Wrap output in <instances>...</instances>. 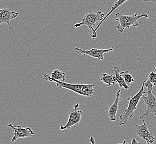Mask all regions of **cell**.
Segmentation results:
<instances>
[{"instance_id":"6da1fadb","label":"cell","mask_w":156,"mask_h":144,"mask_svg":"<svg viewBox=\"0 0 156 144\" xmlns=\"http://www.w3.org/2000/svg\"><path fill=\"white\" fill-rule=\"evenodd\" d=\"M43 78L45 81H48L51 82H55L56 83L57 87L59 88H65L77 93L80 95L90 97L92 96L94 93V84H72L66 83L65 81H58L52 79L51 77V75H48L46 73H44L43 74Z\"/></svg>"},{"instance_id":"7a4b0ae2","label":"cell","mask_w":156,"mask_h":144,"mask_svg":"<svg viewBox=\"0 0 156 144\" xmlns=\"http://www.w3.org/2000/svg\"><path fill=\"white\" fill-rule=\"evenodd\" d=\"M144 81L143 82L142 85L140 90L135 95L131 97H128L127 100L129 101V105L126 109L123 111L119 117L120 121L119 125L121 126L127 123L128 120L133 116L134 111L137 109V104L141 99L142 95L147 93V90H144Z\"/></svg>"},{"instance_id":"3957f363","label":"cell","mask_w":156,"mask_h":144,"mask_svg":"<svg viewBox=\"0 0 156 144\" xmlns=\"http://www.w3.org/2000/svg\"><path fill=\"white\" fill-rule=\"evenodd\" d=\"M144 18L147 19L149 18V16L146 13L138 15L135 13L131 16H126L122 15L121 13H117L115 16V20L119 21L117 24V30L119 32L122 33L126 28H129L132 26L133 27H137L139 26L138 20L140 18Z\"/></svg>"},{"instance_id":"277c9868","label":"cell","mask_w":156,"mask_h":144,"mask_svg":"<svg viewBox=\"0 0 156 144\" xmlns=\"http://www.w3.org/2000/svg\"><path fill=\"white\" fill-rule=\"evenodd\" d=\"M105 15L104 13L101 12V11H98V12H95L92 11H89V12L85 13L82 21L80 23H78L74 24V27L77 28L81 27L83 25H86L90 30L92 31V33L90 34V36L93 39H95L97 37V34L95 32V29L94 26L97 23H100L102 21V20L105 18Z\"/></svg>"},{"instance_id":"5b68a950","label":"cell","mask_w":156,"mask_h":144,"mask_svg":"<svg viewBox=\"0 0 156 144\" xmlns=\"http://www.w3.org/2000/svg\"><path fill=\"white\" fill-rule=\"evenodd\" d=\"M152 88H147V95L146 96L144 94L141 98L144 101V103L142 104L144 105L146 109L144 114L141 115L140 119L147 117L150 113H153L156 116V97L152 93Z\"/></svg>"},{"instance_id":"8992f818","label":"cell","mask_w":156,"mask_h":144,"mask_svg":"<svg viewBox=\"0 0 156 144\" xmlns=\"http://www.w3.org/2000/svg\"><path fill=\"white\" fill-rule=\"evenodd\" d=\"M69 119L67 123L65 125H61L60 129L64 130L70 129L72 126L78 125L81 121L83 111L79 108V104L76 103L74 105L73 109L70 110L69 113Z\"/></svg>"},{"instance_id":"52a82bcc","label":"cell","mask_w":156,"mask_h":144,"mask_svg":"<svg viewBox=\"0 0 156 144\" xmlns=\"http://www.w3.org/2000/svg\"><path fill=\"white\" fill-rule=\"evenodd\" d=\"M75 53L84 56H89L90 57L97 59L98 61L104 60V54L112 52L114 48L112 47L109 49H98V48H91L89 50H84L79 47L74 48Z\"/></svg>"},{"instance_id":"ba28073f","label":"cell","mask_w":156,"mask_h":144,"mask_svg":"<svg viewBox=\"0 0 156 144\" xmlns=\"http://www.w3.org/2000/svg\"><path fill=\"white\" fill-rule=\"evenodd\" d=\"M140 119L142 120L143 124L137 125L134 124L136 126V134L139 136L141 139L146 141L147 144H152L154 141V135L153 132H151L149 131L147 128V125L144 118L142 117Z\"/></svg>"},{"instance_id":"9c48e42d","label":"cell","mask_w":156,"mask_h":144,"mask_svg":"<svg viewBox=\"0 0 156 144\" xmlns=\"http://www.w3.org/2000/svg\"><path fill=\"white\" fill-rule=\"evenodd\" d=\"M8 126L12 129L13 136L12 139V142L13 143L19 138H30L34 135V132L30 127L23 128L20 125L14 126L12 124L9 123Z\"/></svg>"},{"instance_id":"30bf717a","label":"cell","mask_w":156,"mask_h":144,"mask_svg":"<svg viewBox=\"0 0 156 144\" xmlns=\"http://www.w3.org/2000/svg\"><path fill=\"white\" fill-rule=\"evenodd\" d=\"M18 16V12H15L9 9H0V24L6 23L8 24L10 30H15L14 28L11 27L10 21L16 18Z\"/></svg>"},{"instance_id":"8fae6325","label":"cell","mask_w":156,"mask_h":144,"mask_svg":"<svg viewBox=\"0 0 156 144\" xmlns=\"http://www.w3.org/2000/svg\"><path fill=\"white\" fill-rule=\"evenodd\" d=\"M122 90V89H119L117 91L114 102L112 104L109 106L108 117L111 121H114L116 120V114L119 109V103L121 100V98L120 97V95Z\"/></svg>"},{"instance_id":"7c38bea8","label":"cell","mask_w":156,"mask_h":144,"mask_svg":"<svg viewBox=\"0 0 156 144\" xmlns=\"http://www.w3.org/2000/svg\"><path fill=\"white\" fill-rule=\"evenodd\" d=\"M114 71L115 73V76L116 78V82L119 84V85L120 88H124L126 90L129 89V86L127 84H126V82L125 81L123 77L120 74V69L117 67H114L113 68Z\"/></svg>"},{"instance_id":"4fadbf2b","label":"cell","mask_w":156,"mask_h":144,"mask_svg":"<svg viewBox=\"0 0 156 144\" xmlns=\"http://www.w3.org/2000/svg\"><path fill=\"white\" fill-rule=\"evenodd\" d=\"M128 1V0H117L116 2H115L114 4V5L112 7L111 9H110V11L108 12V13H107V14L106 15V16H105V18H104V19L102 20V21H101V22H100L99 24H98V26H96L95 29V32L96 33V31H97L99 27H100V25L102 24V22L105 21V20L108 18V16L110 15L111 13L114 11L115 10H116L119 7H120V6H121L122 5H123V3L126 2V1Z\"/></svg>"},{"instance_id":"5bb4252c","label":"cell","mask_w":156,"mask_h":144,"mask_svg":"<svg viewBox=\"0 0 156 144\" xmlns=\"http://www.w3.org/2000/svg\"><path fill=\"white\" fill-rule=\"evenodd\" d=\"M100 80L104 83H105L107 87L111 86L112 85L115 84V83L116 82V80L115 75L108 74L107 73H104L101 75V77L100 78Z\"/></svg>"},{"instance_id":"9a60e30c","label":"cell","mask_w":156,"mask_h":144,"mask_svg":"<svg viewBox=\"0 0 156 144\" xmlns=\"http://www.w3.org/2000/svg\"><path fill=\"white\" fill-rule=\"evenodd\" d=\"M51 77L58 81H64L66 79V74L59 69H55L51 72Z\"/></svg>"},{"instance_id":"2e32d148","label":"cell","mask_w":156,"mask_h":144,"mask_svg":"<svg viewBox=\"0 0 156 144\" xmlns=\"http://www.w3.org/2000/svg\"><path fill=\"white\" fill-rule=\"evenodd\" d=\"M120 74L123 77L126 84L129 86L135 81L134 78L132 77L131 74H130L128 71H122L120 72Z\"/></svg>"},{"instance_id":"e0dca14e","label":"cell","mask_w":156,"mask_h":144,"mask_svg":"<svg viewBox=\"0 0 156 144\" xmlns=\"http://www.w3.org/2000/svg\"><path fill=\"white\" fill-rule=\"evenodd\" d=\"M147 81L153 84V85H156V72L154 70L151 72L148 75Z\"/></svg>"},{"instance_id":"ac0fdd59","label":"cell","mask_w":156,"mask_h":144,"mask_svg":"<svg viewBox=\"0 0 156 144\" xmlns=\"http://www.w3.org/2000/svg\"><path fill=\"white\" fill-rule=\"evenodd\" d=\"M129 144H141L140 142L137 141L135 139H133L132 140V141H131Z\"/></svg>"},{"instance_id":"d6986e66","label":"cell","mask_w":156,"mask_h":144,"mask_svg":"<svg viewBox=\"0 0 156 144\" xmlns=\"http://www.w3.org/2000/svg\"><path fill=\"white\" fill-rule=\"evenodd\" d=\"M90 142H91V144H96L95 140V139H94L93 136H91V137L90 138Z\"/></svg>"},{"instance_id":"ffe728a7","label":"cell","mask_w":156,"mask_h":144,"mask_svg":"<svg viewBox=\"0 0 156 144\" xmlns=\"http://www.w3.org/2000/svg\"><path fill=\"white\" fill-rule=\"evenodd\" d=\"M144 2H155L156 0H142Z\"/></svg>"},{"instance_id":"44dd1931","label":"cell","mask_w":156,"mask_h":144,"mask_svg":"<svg viewBox=\"0 0 156 144\" xmlns=\"http://www.w3.org/2000/svg\"><path fill=\"white\" fill-rule=\"evenodd\" d=\"M129 144V143H127V141H126V140H124V141H123V142L119 143V144Z\"/></svg>"},{"instance_id":"7402d4cb","label":"cell","mask_w":156,"mask_h":144,"mask_svg":"<svg viewBox=\"0 0 156 144\" xmlns=\"http://www.w3.org/2000/svg\"><path fill=\"white\" fill-rule=\"evenodd\" d=\"M154 72H156V67H155V68H154Z\"/></svg>"}]
</instances>
